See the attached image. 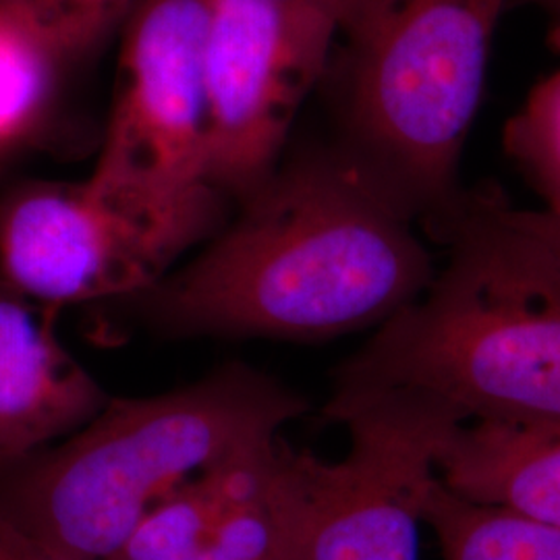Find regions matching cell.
I'll return each mask as SVG.
<instances>
[{
	"label": "cell",
	"mask_w": 560,
	"mask_h": 560,
	"mask_svg": "<svg viewBox=\"0 0 560 560\" xmlns=\"http://www.w3.org/2000/svg\"><path fill=\"white\" fill-rule=\"evenodd\" d=\"M185 268L113 301L171 339L322 340L381 326L436 277L413 222L330 145L279 166Z\"/></svg>",
	"instance_id": "1"
},
{
	"label": "cell",
	"mask_w": 560,
	"mask_h": 560,
	"mask_svg": "<svg viewBox=\"0 0 560 560\" xmlns=\"http://www.w3.org/2000/svg\"><path fill=\"white\" fill-rule=\"evenodd\" d=\"M310 409L240 361L171 393L113 399L60 444L0 460V515L83 560L108 559L185 481L280 436Z\"/></svg>",
	"instance_id": "2"
},
{
	"label": "cell",
	"mask_w": 560,
	"mask_h": 560,
	"mask_svg": "<svg viewBox=\"0 0 560 560\" xmlns=\"http://www.w3.org/2000/svg\"><path fill=\"white\" fill-rule=\"evenodd\" d=\"M509 0H365L335 83L332 148L411 222L459 201V161Z\"/></svg>",
	"instance_id": "3"
},
{
	"label": "cell",
	"mask_w": 560,
	"mask_h": 560,
	"mask_svg": "<svg viewBox=\"0 0 560 560\" xmlns=\"http://www.w3.org/2000/svg\"><path fill=\"white\" fill-rule=\"evenodd\" d=\"M436 240L444 270L340 363L332 393L405 388L463 421H560V284L463 229Z\"/></svg>",
	"instance_id": "4"
},
{
	"label": "cell",
	"mask_w": 560,
	"mask_h": 560,
	"mask_svg": "<svg viewBox=\"0 0 560 560\" xmlns=\"http://www.w3.org/2000/svg\"><path fill=\"white\" fill-rule=\"evenodd\" d=\"M224 200L154 203L94 177L0 179V279L57 310L138 295L214 233Z\"/></svg>",
	"instance_id": "5"
},
{
	"label": "cell",
	"mask_w": 560,
	"mask_h": 560,
	"mask_svg": "<svg viewBox=\"0 0 560 560\" xmlns=\"http://www.w3.org/2000/svg\"><path fill=\"white\" fill-rule=\"evenodd\" d=\"M337 32V21L303 4L212 0L203 50L206 183L222 198L245 200L279 168Z\"/></svg>",
	"instance_id": "6"
},
{
	"label": "cell",
	"mask_w": 560,
	"mask_h": 560,
	"mask_svg": "<svg viewBox=\"0 0 560 560\" xmlns=\"http://www.w3.org/2000/svg\"><path fill=\"white\" fill-rule=\"evenodd\" d=\"M210 7L212 0L136 2L94 179L168 206L219 194L206 183Z\"/></svg>",
	"instance_id": "7"
},
{
	"label": "cell",
	"mask_w": 560,
	"mask_h": 560,
	"mask_svg": "<svg viewBox=\"0 0 560 560\" xmlns=\"http://www.w3.org/2000/svg\"><path fill=\"white\" fill-rule=\"evenodd\" d=\"M324 416L347 428L351 446L324 460L310 560H420L425 499L465 421L405 388L332 393Z\"/></svg>",
	"instance_id": "8"
},
{
	"label": "cell",
	"mask_w": 560,
	"mask_h": 560,
	"mask_svg": "<svg viewBox=\"0 0 560 560\" xmlns=\"http://www.w3.org/2000/svg\"><path fill=\"white\" fill-rule=\"evenodd\" d=\"M55 312L0 279V460L67 439L110 400L60 342Z\"/></svg>",
	"instance_id": "9"
},
{
	"label": "cell",
	"mask_w": 560,
	"mask_h": 560,
	"mask_svg": "<svg viewBox=\"0 0 560 560\" xmlns=\"http://www.w3.org/2000/svg\"><path fill=\"white\" fill-rule=\"evenodd\" d=\"M439 478L469 501L560 523V421H465L442 451Z\"/></svg>",
	"instance_id": "10"
},
{
	"label": "cell",
	"mask_w": 560,
	"mask_h": 560,
	"mask_svg": "<svg viewBox=\"0 0 560 560\" xmlns=\"http://www.w3.org/2000/svg\"><path fill=\"white\" fill-rule=\"evenodd\" d=\"M324 459L287 441L258 488L229 511L198 560H310Z\"/></svg>",
	"instance_id": "11"
},
{
	"label": "cell",
	"mask_w": 560,
	"mask_h": 560,
	"mask_svg": "<svg viewBox=\"0 0 560 560\" xmlns=\"http://www.w3.org/2000/svg\"><path fill=\"white\" fill-rule=\"evenodd\" d=\"M282 436L203 469L159 502L104 560H198L233 506L252 494L279 457Z\"/></svg>",
	"instance_id": "12"
},
{
	"label": "cell",
	"mask_w": 560,
	"mask_h": 560,
	"mask_svg": "<svg viewBox=\"0 0 560 560\" xmlns=\"http://www.w3.org/2000/svg\"><path fill=\"white\" fill-rule=\"evenodd\" d=\"M428 525L442 560H560V523L469 501L442 483L428 492Z\"/></svg>",
	"instance_id": "13"
},
{
	"label": "cell",
	"mask_w": 560,
	"mask_h": 560,
	"mask_svg": "<svg viewBox=\"0 0 560 560\" xmlns=\"http://www.w3.org/2000/svg\"><path fill=\"white\" fill-rule=\"evenodd\" d=\"M60 67L0 11V156L40 136L55 108Z\"/></svg>",
	"instance_id": "14"
},
{
	"label": "cell",
	"mask_w": 560,
	"mask_h": 560,
	"mask_svg": "<svg viewBox=\"0 0 560 560\" xmlns=\"http://www.w3.org/2000/svg\"><path fill=\"white\" fill-rule=\"evenodd\" d=\"M444 229H463L525 270L560 284V226L544 210L515 208L494 191H463L436 233Z\"/></svg>",
	"instance_id": "15"
},
{
	"label": "cell",
	"mask_w": 560,
	"mask_h": 560,
	"mask_svg": "<svg viewBox=\"0 0 560 560\" xmlns=\"http://www.w3.org/2000/svg\"><path fill=\"white\" fill-rule=\"evenodd\" d=\"M138 0H0V11L23 27L60 65L88 57Z\"/></svg>",
	"instance_id": "16"
},
{
	"label": "cell",
	"mask_w": 560,
	"mask_h": 560,
	"mask_svg": "<svg viewBox=\"0 0 560 560\" xmlns=\"http://www.w3.org/2000/svg\"><path fill=\"white\" fill-rule=\"evenodd\" d=\"M504 150L560 226V71L541 80L504 127Z\"/></svg>",
	"instance_id": "17"
},
{
	"label": "cell",
	"mask_w": 560,
	"mask_h": 560,
	"mask_svg": "<svg viewBox=\"0 0 560 560\" xmlns=\"http://www.w3.org/2000/svg\"><path fill=\"white\" fill-rule=\"evenodd\" d=\"M0 560H83L34 538L0 515Z\"/></svg>",
	"instance_id": "18"
},
{
	"label": "cell",
	"mask_w": 560,
	"mask_h": 560,
	"mask_svg": "<svg viewBox=\"0 0 560 560\" xmlns=\"http://www.w3.org/2000/svg\"><path fill=\"white\" fill-rule=\"evenodd\" d=\"M282 2H293V4H303L310 9H316L330 20L337 21L340 32H349L353 23L363 11L365 0H282Z\"/></svg>",
	"instance_id": "19"
},
{
	"label": "cell",
	"mask_w": 560,
	"mask_h": 560,
	"mask_svg": "<svg viewBox=\"0 0 560 560\" xmlns=\"http://www.w3.org/2000/svg\"><path fill=\"white\" fill-rule=\"evenodd\" d=\"M534 2H538L540 7H544L560 25V0H534Z\"/></svg>",
	"instance_id": "20"
}]
</instances>
